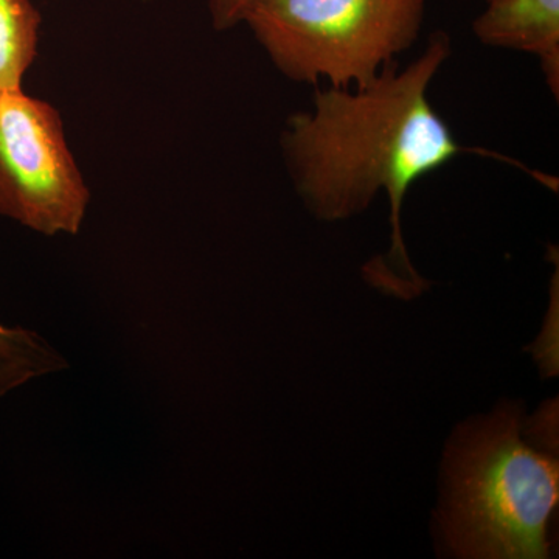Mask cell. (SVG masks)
<instances>
[{
	"label": "cell",
	"instance_id": "6da1fadb",
	"mask_svg": "<svg viewBox=\"0 0 559 559\" xmlns=\"http://www.w3.org/2000/svg\"><path fill=\"white\" fill-rule=\"evenodd\" d=\"M450 55V36L436 32L406 69L392 62L367 86L316 91L312 108L290 116L282 134L290 179L316 218H352L380 191L388 194L392 248L366 275L403 299L428 288L401 234L404 200L423 176L469 151L429 100L430 83Z\"/></svg>",
	"mask_w": 559,
	"mask_h": 559
},
{
	"label": "cell",
	"instance_id": "7a4b0ae2",
	"mask_svg": "<svg viewBox=\"0 0 559 559\" xmlns=\"http://www.w3.org/2000/svg\"><path fill=\"white\" fill-rule=\"evenodd\" d=\"M444 477L441 528L459 557L547 558L558 463L521 439L516 409L502 407L459 430Z\"/></svg>",
	"mask_w": 559,
	"mask_h": 559
},
{
	"label": "cell",
	"instance_id": "3957f363",
	"mask_svg": "<svg viewBox=\"0 0 559 559\" xmlns=\"http://www.w3.org/2000/svg\"><path fill=\"white\" fill-rule=\"evenodd\" d=\"M425 0H252L242 24L286 79L364 87L411 49Z\"/></svg>",
	"mask_w": 559,
	"mask_h": 559
},
{
	"label": "cell",
	"instance_id": "277c9868",
	"mask_svg": "<svg viewBox=\"0 0 559 559\" xmlns=\"http://www.w3.org/2000/svg\"><path fill=\"white\" fill-rule=\"evenodd\" d=\"M90 201L57 108L0 92V213L49 237L75 235Z\"/></svg>",
	"mask_w": 559,
	"mask_h": 559
},
{
	"label": "cell",
	"instance_id": "5b68a950",
	"mask_svg": "<svg viewBox=\"0 0 559 559\" xmlns=\"http://www.w3.org/2000/svg\"><path fill=\"white\" fill-rule=\"evenodd\" d=\"M473 33L485 46L535 55L558 95L559 0H487Z\"/></svg>",
	"mask_w": 559,
	"mask_h": 559
},
{
	"label": "cell",
	"instance_id": "8992f818",
	"mask_svg": "<svg viewBox=\"0 0 559 559\" xmlns=\"http://www.w3.org/2000/svg\"><path fill=\"white\" fill-rule=\"evenodd\" d=\"M40 22L32 0H0V92L22 90L38 55Z\"/></svg>",
	"mask_w": 559,
	"mask_h": 559
},
{
	"label": "cell",
	"instance_id": "52a82bcc",
	"mask_svg": "<svg viewBox=\"0 0 559 559\" xmlns=\"http://www.w3.org/2000/svg\"><path fill=\"white\" fill-rule=\"evenodd\" d=\"M250 2L252 0H209L210 20L215 31H230L242 24Z\"/></svg>",
	"mask_w": 559,
	"mask_h": 559
},
{
	"label": "cell",
	"instance_id": "ba28073f",
	"mask_svg": "<svg viewBox=\"0 0 559 559\" xmlns=\"http://www.w3.org/2000/svg\"><path fill=\"white\" fill-rule=\"evenodd\" d=\"M22 347H24V331L21 326L10 329L0 323V373L20 358Z\"/></svg>",
	"mask_w": 559,
	"mask_h": 559
}]
</instances>
